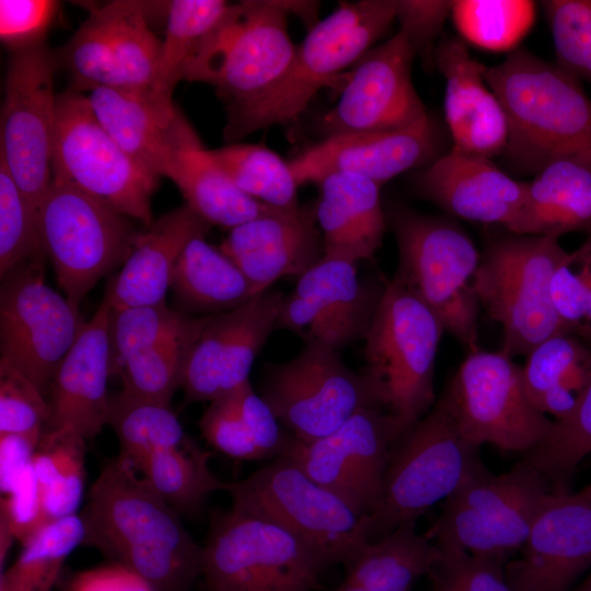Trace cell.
<instances>
[{
  "instance_id": "34",
  "label": "cell",
  "mask_w": 591,
  "mask_h": 591,
  "mask_svg": "<svg viewBox=\"0 0 591 591\" xmlns=\"http://www.w3.org/2000/svg\"><path fill=\"white\" fill-rule=\"evenodd\" d=\"M438 555V546L417 532L416 523L402 525L369 542L346 566L347 573L336 591H410Z\"/></svg>"
},
{
  "instance_id": "41",
  "label": "cell",
  "mask_w": 591,
  "mask_h": 591,
  "mask_svg": "<svg viewBox=\"0 0 591 591\" xmlns=\"http://www.w3.org/2000/svg\"><path fill=\"white\" fill-rule=\"evenodd\" d=\"M83 538L80 515L48 521L22 544L14 563L1 571L0 591H51L66 559Z\"/></svg>"
},
{
  "instance_id": "61",
  "label": "cell",
  "mask_w": 591,
  "mask_h": 591,
  "mask_svg": "<svg viewBox=\"0 0 591 591\" xmlns=\"http://www.w3.org/2000/svg\"><path fill=\"white\" fill-rule=\"evenodd\" d=\"M572 591H591V573Z\"/></svg>"
},
{
  "instance_id": "59",
  "label": "cell",
  "mask_w": 591,
  "mask_h": 591,
  "mask_svg": "<svg viewBox=\"0 0 591 591\" xmlns=\"http://www.w3.org/2000/svg\"><path fill=\"white\" fill-rule=\"evenodd\" d=\"M43 433H0V491L7 495L32 465Z\"/></svg>"
},
{
  "instance_id": "43",
  "label": "cell",
  "mask_w": 591,
  "mask_h": 591,
  "mask_svg": "<svg viewBox=\"0 0 591 591\" xmlns=\"http://www.w3.org/2000/svg\"><path fill=\"white\" fill-rule=\"evenodd\" d=\"M206 317L189 318L165 303L111 311V371L117 373L130 357L197 332Z\"/></svg>"
},
{
  "instance_id": "33",
  "label": "cell",
  "mask_w": 591,
  "mask_h": 591,
  "mask_svg": "<svg viewBox=\"0 0 591 591\" xmlns=\"http://www.w3.org/2000/svg\"><path fill=\"white\" fill-rule=\"evenodd\" d=\"M526 358L522 373L530 401L554 421L564 419L591 379V346L573 335L558 334Z\"/></svg>"
},
{
  "instance_id": "49",
  "label": "cell",
  "mask_w": 591,
  "mask_h": 591,
  "mask_svg": "<svg viewBox=\"0 0 591 591\" xmlns=\"http://www.w3.org/2000/svg\"><path fill=\"white\" fill-rule=\"evenodd\" d=\"M551 297L563 332L591 346V232L556 268Z\"/></svg>"
},
{
  "instance_id": "32",
  "label": "cell",
  "mask_w": 591,
  "mask_h": 591,
  "mask_svg": "<svg viewBox=\"0 0 591 591\" xmlns=\"http://www.w3.org/2000/svg\"><path fill=\"white\" fill-rule=\"evenodd\" d=\"M166 177L178 187L186 205L210 225L232 229L274 209L240 190L193 129L178 141Z\"/></svg>"
},
{
  "instance_id": "58",
  "label": "cell",
  "mask_w": 591,
  "mask_h": 591,
  "mask_svg": "<svg viewBox=\"0 0 591 591\" xmlns=\"http://www.w3.org/2000/svg\"><path fill=\"white\" fill-rule=\"evenodd\" d=\"M66 591H154L131 569L112 563L77 572Z\"/></svg>"
},
{
  "instance_id": "9",
  "label": "cell",
  "mask_w": 591,
  "mask_h": 591,
  "mask_svg": "<svg viewBox=\"0 0 591 591\" xmlns=\"http://www.w3.org/2000/svg\"><path fill=\"white\" fill-rule=\"evenodd\" d=\"M551 493L543 474L525 461L499 475L483 464L443 500L440 515L424 534L440 548L509 560Z\"/></svg>"
},
{
  "instance_id": "53",
  "label": "cell",
  "mask_w": 591,
  "mask_h": 591,
  "mask_svg": "<svg viewBox=\"0 0 591 591\" xmlns=\"http://www.w3.org/2000/svg\"><path fill=\"white\" fill-rule=\"evenodd\" d=\"M48 522L33 463L0 499V566L13 541L23 544Z\"/></svg>"
},
{
  "instance_id": "13",
  "label": "cell",
  "mask_w": 591,
  "mask_h": 591,
  "mask_svg": "<svg viewBox=\"0 0 591 591\" xmlns=\"http://www.w3.org/2000/svg\"><path fill=\"white\" fill-rule=\"evenodd\" d=\"M53 178L66 182L126 217L150 227L159 177L139 166L107 134L88 96L72 88L57 95Z\"/></svg>"
},
{
  "instance_id": "11",
  "label": "cell",
  "mask_w": 591,
  "mask_h": 591,
  "mask_svg": "<svg viewBox=\"0 0 591 591\" xmlns=\"http://www.w3.org/2000/svg\"><path fill=\"white\" fill-rule=\"evenodd\" d=\"M288 12L278 0L229 4L190 56L184 80L212 85L230 105L269 89L296 51Z\"/></svg>"
},
{
  "instance_id": "17",
  "label": "cell",
  "mask_w": 591,
  "mask_h": 591,
  "mask_svg": "<svg viewBox=\"0 0 591 591\" xmlns=\"http://www.w3.org/2000/svg\"><path fill=\"white\" fill-rule=\"evenodd\" d=\"M40 259L34 257L2 277L0 361L46 396L84 322L78 308L45 283Z\"/></svg>"
},
{
  "instance_id": "44",
  "label": "cell",
  "mask_w": 591,
  "mask_h": 591,
  "mask_svg": "<svg viewBox=\"0 0 591 591\" xmlns=\"http://www.w3.org/2000/svg\"><path fill=\"white\" fill-rule=\"evenodd\" d=\"M451 18L462 38L483 49L515 50L535 20L529 0L453 1Z\"/></svg>"
},
{
  "instance_id": "7",
  "label": "cell",
  "mask_w": 591,
  "mask_h": 591,
  "mask_svg": "<svg viewBox=\"0 0 591 591\" xmlns=\"http://www.w3.org/2000/svg\"><path fill=\"white\" fill-rule=\"evenodd\" d=\"M232 508L286 529L331 566H348L370 542L369 517L309 477L289 456L225 483Z\"/></svg>"
},
{
  "instance_id": "26",
  "label": "cell",
  "mask_w": 591,
  "mask_h": 591,
  "mask_svg": "<svg viewBox=\"0 0 591 591\" xmlns=\"http://www.w3.org/2000/svg\"><path fill=\"white\" fill-rule=\"evenodd\" d=\"M433 60L445 81L444 115L452 148L487 159L503 154L508 120L485 79L487 67L473 58L456 36L437 44Z\"/></svg>"
},
{
  "instance_id": "40",
  "label": "cell",
  "mask_w": 591,
  "mask_h": 591,
  "mask_svg": "<svg viewBox=\"0 0 591 591\" xmlns=\"http://www.w3.org/2000/svg\"><path fill=\"white\" fill-rule=\"evenodd\" d=\"M109 425L121 455L136 467L152 454L193 442L170 405L132 398L121 391L109 396Z\"/></svg>"
},
{
  "instance_id": "30",
  "label": "cell",
  "mask_w": 591,
  "mask_h": 591,
  "mask_svg": "<svg viewBox=\"0 0 591 591\" xmlns=\"http://www.w3.org/2000/svg\"><path fill=\"white\" fill-rule=\"evenodd\" d=\"M512 234L549 236L591 232V164L561 159L545 165L528 183L509 224Z\"/></svg>"
},
{
  "instance_id": "23",
  "label": "cell",
  "mask_w": 591,
  "mask_h": 591,
  "mask_svg": "<svg viewBox=\"0 0 591 591\" xmlns=\"http://www.w3.org/2000/svg\"><path fill=\"white\" fill-rule=\"evenodd\" d=\"M440 144L439 129L428 116L404 129L325 137L289 165L299 186L317 184L334 172L359 174L381 185L407 170L433 162Z\"/></svg>"
},
{
  "instance_id": "3",
  "label": "cell",
  "mask_w": 591,
  "mask_h": 591,
  "mask_svg": "<svg viewBox=\"0 0 591 591\" xmlns=\"http://www.w3.org/2000/svg\"><path fill=\"white\" fill-rule=\"evenodd\" d=\"M395 20V0L340 3L309 30L285 73L269 89L229 106L224 138L237 140L298 119L315 93L356 63Z\"/></svg>"
},
{
  "instance_id": "56",
  "label": "cell",
  "mask_w": 591,
  "mask_h": 591,
  "mask_svg": "<svg viewBox=\"0 0 591 591\" xmlns=\"http://www.w3.org/2000/svg\"><path fill=\"white\" fill-rule=\"evenodd\" d=\"M232 393L240 416L263 459L283 456L291 434L281 426L260 394L254 390L251 381L243 383Z\"/></svg>"
},
{
  "instance_id": "36",
  "label": "cell",
  "mask_w": 591,
  "mask_h": 591,
  "mask_svg": "<svg viewBox=\"0 0 591 591\" xmlns=\"http://www.w3.org/2000/svg\"><path fill=\"white\" fill-rule=\"evenodd\" d=\"M229 3L222 0H175L170 4L165 37L161 42L154 78L147 100L166 124L178 109L172 102L177 83L200 39L216 24Z\"/></svg>"
},
{
  "instance_id": "54",
  "label": "cell",
  "mask_w": 591,
  "mask_h": 591,
  "mask_svg": "<svg viewBox=\"0 0 591 591\" xmlns=\"http://www.w3.org/2000/svg\"><path fill=\"white\" fill-rule=\"evenodd\" d=\"M198 425L204 439L218 452L235 460H264L240 416L232 392L211 401Z\"/></svg>"
},
{
  "instance_id": "31",
  "label": "cell",
  "mask_w": 591,
  "mask_h": 591,
  "mask_svg": "<svg viewBox=\"0 0 591 591\" xmlns=\"http://www.w3.org/2000/svg\"><path fill=\"white\" fill-rule=\"evenodd\" d=\"M88 100L103 128L139 166L166 177L178 141L192 129L179 111L166 124L146 97L105 86L90 91Z\"/></svg>"
},
{
  "instance_id": "28",
  "label": "cell",
  "mask_w": 591,
  "mask_h": 591,
  "mask_svg": "<svg viewBox=\"0 0 591 591\" xmlns=\"http://www.w3.org/2000/svg\"><path fill=\"white\" fill-rule=\"evenodd\" d=\"M210 224L188 205L163 215L138 233L103 300L112 310L165 303L177 260L188 242Z\"/></svg>"
},
{
  "instance_id": "35",
  "label": "cell",
  "mask_w": 591,
  "mask_h": 591,
  "mask_svg": "<svg viewBox=\"0 0 591 591\" xmlns=\"http://www.w3.org/2000/svg\"><path fill=\"white\" fill-rule=\"evenodd\" d=\"M171 289L181 304L195 311L224 312L253 297L250 282L206 235L193 237L175 266Z\"/></svg>"
},
{
  "instance_id": "16",
  "label": "cell",
  "mask_w": 591,
  "mask_h": 591,
  "mask_svg": "<svg viewBox=\"0 0 591 591\" xmlns=\"http://www.w3.org/2000/svg\"><path fill=\"white\" fill-rule=\"evenodd\" d=\"M56 66L44 44L12 51L1 107L0 161L37 211L53 182Z\"/></svg>"
},
{
  "instance_id": "29",
  "label": "cell",
  "mask_w": 591,
  "mask_h": 591,
  "mask_svg": "<svg viewBox=\"0 0 591 591\" xmlns=\"http://www.w3.org/2000/svg\"><path fill=\"white\" fill-rule=\"evenodd\" d=\"M317 186L320 198L314 211L324 255L355 264L372 258L386 228L381 185L359 174L334 172Z\"/></svg>"
},
{
  "instance_id": "37",
  "label": "cell",
  "mask_w": 591,
  "mask_h": 591,
  "mask_svg": "<svg viewBox=\"0 0 591 591\" xmlns=\"http://www.w3.org/2000/svg\"><path fill=\"white\" fill-rule=\"evenodd\" d=\"M85 439L71 428L46 429L33 457L48 521L77 514L85 485Z\"/></svg>"
},
{
  "instance_id": "55",
  "label": "cell",
  "mask_w": 591,
  "mask_h": 591,
  "mask_svg": "<svg viewBox=\"0 0 591 591\" xmlns=\"http://www.w3.org/2000/svg\"><path fill=\"white\" fill-rule=\"evenodd\" d=\"M58 7L50 0H1V42L12 51L43 44Z\"/></svg>"
},
{
  "instance_id": "47",
  "label": "cell",
  "mask_w": 591,
  "mask_h": 591,
  "mask_svg": "<svg viewBox=\"0 0 591 591\" xmlns=\"http://www.w3.org/2000/svg\"><path fill=\"white\" fill-rule=\"evenodd\" d=\"M73 79L72 89L115 86L109 23L104 5L93 8L57 57Z\"/></svg>"
},
{
  "instance_id": "1",
  "label": "cell",
  "mask_w": 591,
  "mask_h": 591,
  "mask_svg": "<svg viewBox=\"0 0 591 591\" xmlns=\"http://www.w3.org/2000/svg\"><path fill=\"white\" fill-rule=\"evenodd\" d=\"M137 471L121 454L103 466L80 515L82 545L131 569L154 591H188L201 576V546Z\"/></svg>"
},
{
  "instance_id": "52",
  "label": "cell",
  "mask_w": 591,
  "mask_h": 591,
  "mask_svg": "<svg viewBox=\"0 0 591 591\" xmlns=\"http://www.w3.org/2000/svg\"><path fill=\"white\" fill-rule=\"evenodd\" d=\"M49 420L45 395L20 371L0 361V433H43Z\"/></svg>"
},
{
  "instance_id": "46",
  "label": "cell",
  "mask_w": 591,
  "mask_h": 591,
  "mask_svg": "<svg viewBox=\"0 0 591 591\" xmlns=\"http://www.w3.org/2000/svg\"><path fill=\"white\" fill-rule=\"evenodd\" d=\"M200 328L128 358L117 372L123 381L121 392L140 401L170 405L181 386L188 349Z\"/></svg>"
},
{
  "instance_id": "8",
  "label": "cell",
  "mask_w": 591,
  "mask_h": 591,
  "mask_svg": "<svg viewBox=\"0 0 591 591\" xmlns=\"http://www.w3.org/2000/svg\"><path fill=\"white\" fill-rule=\"evenodd\" d=\"M568 252L559 239L513 234L491 242L480 255L475 288L480 306L501 324V351L528 356L563 332L551 281Z\"/></svg>"
},
{
  "instance_id": "25",
  "label": "cell",
  "mask_w": 591,
  "mask_h": 591,
  "mask_svg": "<svg viewBox=\"0 0 591 591\" xmlns=\"http://www.w3.org/2000/svg\"><path fill=\"white\" fill-rule=\"evenodd\" d=\"M111 306L103 300L84 322L72 347L58 367L49 389L47 429L71 428L85 440L107 425L111 371Z\"/></svg>"
},
{
  "instance_id": "22",
  "label": "cell",
  "mask_w": 591,
  "mask_h": 591,
  "mask_svg": "<svg viewBox=\"0 0 591 591\" xmlns=\"http://www.w3.org/2000/svg\"><path fill=\"white\" fill-rule=\"evenodd\" d=\"M380 296L364 288L355 263L323 255L285 296L278 327L338 350L364 338Z\"/></svg>"
},
{
  "instance_id": "6",
  "label": "cell",
  "mask_w": 591,
  "mask_h": 591,
  "mask_svg": "<svg viewBox=\"0 0 591 591\" xmlns=\"http://www.w3.org/2000/svg\"><path fill=\"white\" fill-rule=\"evenodd\" d=\"M479 448L462 436L445 396L397 439L380 502L368 520L369 541L416 523L483 465Z\"/></svg>"
},
{
  "instance_id": "19",
  "label": "cell",
  "mask_w": 591,
  "mask_h": 591,
  "mask_svg": "<svg viewBox=\"0 0 591 591\" xmlns=\"http://www.w3.org/2000/svg\"><path fill=\"white\" fill-rule=\"evenodd\" d=\"M416 54L399 30L369 49L340 81L337 104L322 117L325 136L404 129L427 118L412 80Z\"/></svg>"
},
{
  "instance_id": "15",
  "label": "cell",
  "mask_w": 591,
  "mask_h": 591,
  "mask_svg": "<svg viewBox=\"0 0 591 591\" xmlns=\"http://www.w3.org/2000/svg\"><path fill=\"white\" fill-rule=\"evenodd\" d=\"M442 394L462 436L476 448L488 443L525 454L554 422L530 401L522 367L502 351L468 352Z\"/></svg>"
},
{
  "instance_id": "2",
  "label": "cell",
  "mask_w": 591,
  "mask_h": 591,
  "mask_svg": "<svg viewBox=\"0 0 591 591\" xmlns=\"http://www.w3.org/2000/svg\"><path fill=\"white\" fill-rule=\"evenodd\" d=\"M485 79L507 116L503 154L513 171L536 174L561 159L591 164V99L580 81L522 48L487 67Z\"/></svg>"
},
{
  "instance_id": "5",
  "label": "cell",
  "mask_w": 591,
  "mask_h": 591,
  "mask_svg": "<svg viewBox=\"0 0 591 591\" xmlns=\"http://www.w3.org/2000/svg\"><path fill=\"white\" fill-rule=\"evenodd\" d=\"M390 221L398 247L394 276L440 320L443 329L468 352L478 348L480 304L475 281L480 255L454 222L406 209Z\"/></svg>"
},
{
  "instance_id": "39",
  "label": "cell",
  "mask_w": 591,
  "mask_h": 591,
  "mask_svg": "<svg viewBox=\"0 0 591 591\" xmlns=\"http://www.w3.org/2000/svg\"><path fill=\"white\" fill-rule=\"evenodd\" d=\"M209 457L208 452L192 443L157 452L137 470L178 514L196 513L213 491L224 490L227 483L211 472Z\"/></svg>"
},
{
  "instance_id": "50",
  "label": "cell",
  "mask_w": 591,
  "mask_h": 591,
  "mask_svg": "<svg viewBox=\"0 0 591 591\" xmlns=\"http://www.w3.org/2000/svg\"><path fill=\"white\" fill-rule=\"evenodd\" d=\"M555 47L556 66L591 84V0L542 1Z\"/></svg>"
},
{
  "instance_id": "20",
  "label": "cell",
  "mask_w": 591,
  "mask_h": 591,
  "mask_svg": "<svg viewBox=\"0 0 591 591\" xmlns=\"http://www.w3.org/2000/svg\"><path fill=\"white\" fill-rule=\"evenodd\" d=\"M283 298L267 290L206 317L184 363L181 387L187 403H210L250 380L256 356L278 326Z\"/></svg>"
},
{
  "instance_id": "45",
  "label": "cell",
  "mask_w": 591,
  "mask_h": 591,
  "mask_svg": "<svg viewBox=\"0 0 591 591\" xmlns=\"http://www.w3.org/2000/svg\"><path fill=\"white\" fill-rule=\"evenodd\" d=\"M591 453V379L572 412L553 422L546 438L524 454L553 491H567L568 479L580 461Z\"/></svg>"
},
{
  "instance_id": "42",
  "label": "cell",
  "mask_w": 591,
  "mask_h": 591,
  "mask_svg": "<svg viewBox=\"0 0 591 591\" xmlns=\"http://www.w3.org/2000/svg\"><path fill=\"white\" fill-rule=\"evenodd\" d=\"M213 161L247 196L280 210H297L299 184L289 162L260 144L233 143L208 150Z\"/></svg>"
},
{
  "instance_id": "57",
  "label": "cell",
  "mask_w": 591,
  "mask_h": 591,
  "mask_svg": "<svg viewBox=\"0 0 591 591\" xmlns=\"http://www.w3.org/2000/svg\"><path fill=\"white\" fill-rule=\"evenodd\" d=\"M453 1L395 0V18L417 54L433 59L434 44Z\"/></svg>"
},
{
  "instance_id": "21",
  "label": "cell",
  "mask_w": 591,
  "mask_h": 591,
  "mask_svg": "<svg viewBox=\"0 0 591 591\" xmlns=\"http://www.w3.org/2000/svg\"><path fill=\"white\" fill-rule=\"evenodd\" d=\"M591 567V501L552 491L505 575L510 591H569Z\"/></svg>"
},
{
  "instance_id": "62",
  "label": "cell",
  "mask_w": 591,
  "mask_h": 591,
  "mask_svg": "<svg viewBox=\"0 0 591 591\" xmlns=\"http://www.w3.org/2000/svg\"><path fill=\"white\" fill-rule=\"evenodd\" d=\"M580 493L591 501V483L584 487Z\"/></svg>"
},
{
  "instance_id": "38",
  "label": "cell",
  "mask_w": 591,
  "mask_h": 591,
  "mask_svg": "<svg viewBox=\"0 0 591 591\" xmlns=\"http://www.w3.org/2000/svg\"><path fill=\"white\" fill-rule=\"evenodd\" d=\"M115 71V86L147 99L160 55L161 42L148 25L144 5L118 0L104 4Z\"/></svg>"
},
{
  "instance_id": "18",
  "label": "cell",
  "mask_w": 591,
  "mask_h": 591,
  "mask_svg": "<svg viewBox=\"0 0 591 591\" xmlns=\"http://www.w3.org/2000/svg\"><path fill=\"white\" fill-rule=\"evenodd\" d=\"M407 428L384 408L368 407L323 438L301 441L291 436L285 455L370 517L380 502L394 444Z\"/></svg>"
},
{
  "instance_id": "60",
  "label": "cell",
  "mask_w": 591,
  "mask_h": 591,
  "mask_svg": "<svg viewBox=\"0 0 591 591\" xmlns=\"http://www.w3.org/2000/svg\"><path fill=\"white\" fill-rule=\"evenodd\" d=\"M288 13L297 14L311 28L317 21V1H280Z\"/></svg>"
},
{
  "instance_id": "12",
  "label": "cell",
  "mask_w": 591,
  "mask_h": 591,
  "mask_svg": "<svg viewBox=\"0 0 591 591\" xmlns=\"http://www.w3.org/2000/svg\"><path fill=\"white\" fill-rule=\"evenodd\" d=\"M38 225L43 252L76 308L102 277L125 263L138 234L125 215L56 178L38 208Z\"/></svg>"
},
{
  "instance_id": "4",
  "label": "cell",
  "mask_w": 591,
  "mask_h": 591,
  "mask_svg": "<svg viewBox=\"0 0 591 591\" xmlns=\"http://www.w3.org/2000/svg\"><path fill=\"white\" fill-rule=\"evenodd\" d=\"M443 332L437 315L396 278L384 286L363 338V374L382 407L406 427L437 401L434 363Z\"/></svg>"
},
{
  "instance_id": "14",
  "label": "cell",
  "mask_w": 591,
  "mask_h": 591,
  "mask_svg": "<svg viewBox=\"0 0 591 591\" xmlns=\"http://www.w3.org/2000/svg\"><path fill=\"white\" fill-rule=\"evenodd\" d=\"M259 394L301 441L332 433L363 408L382 407L366 375L348 368L337 349L318 341H305L294 358L269 366Z\"/></svg>"
},
{
  "instance_id": "48",
  "label": "cell",
  "mask_w": 591,
  "mask_h": 591,
  "mask_svg": "<svg viewBox=\"0 0 591 591\" xmlns=\"http://www.w3.org/2000/svg\"><path fill=\"white\" fill-rule=\"evenodd\" d=\"M38 211L0 161V275L43 254Z\"/></svg>"
},
{
  "instance_id": "27",
  "label": "cell",
  "mask_w": 591,
  "mask_h": 591,
  "mask_svg": "<svg viewBox=\"0 0 591 591\" xmlns=\"http://www.w3.org/2000/svg\"><path fill=\"white\" fill-rule=\"evenodd\" d=\"M415 183L422 197L456 217L505 227L518 212L528 186L491 159L453 148L428 164Z\"/></svg>"
},
{
  "instance_id": "10",
  "label": "cell",
  "mask_w": 591,
  "mask_h": 591,
  "mask_svg": "<svg viewBox=\"0 0 591 591\" xmlns=\"http://www.w3.org/2000/svg\"><path fill=\"white\" fill-rule=\"evenodd\" d=\"M201 549L208 591H313L329 566L286 529L232 507L211 514Z\"/></svg>"
},
{
  "instance_id": "24",
  "label": "cell",
  "mask_w": 591,
  "mask_h": 591,
  "mask_svg": "<svg viewBox=\"0 0 591 591\" xmlns=\"http://www.w3.org/2000/svg\"><path fill=\"white\" fill-rule=\"evenodd\" d=\"M314 209H271L232 229L219 248L243 273L253 294L282 277H300L324 255Z\"/></svg>"
},
{
  "instance_id": "51",
  "label": "cell",
  "mask_w": 591,
  "mask_h": 591,
  "mask_svg": "<svg viewBox=\"0 0 591 591\" xmlns=\"http://www.w3.org/2000/svg\"><path fill=\"white\" fill-rule=\"evenodd\" d=\"M438 548L439 555L427 572L432 591H510L505 575L507 559Z\"/></svg>"
}]
</instances>
